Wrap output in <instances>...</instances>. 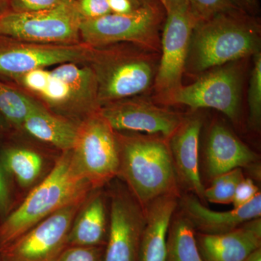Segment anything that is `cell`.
<instances>
[{
	"mask_svg": "<svg viewBox=\"0 0 261 261\" xmlns=\"http://www.w3.org/2000/svg\"><path fill=\"white\" fill-rule=\"evenodd\" d=\"M104 246H67L54 261H102Z\"/></svg>",
	"mask_w": 261,
	"mask_h": 261,
	"instance_id": "f1b7e54d",
	"label": "cell"
},
{
	"mask_svg": "<svg viewBox=\"0 0 261 261\" xmlns=\"http://www.w3.org/2000/svg\"><path fill=\"white\" fill-rule=\"evenodd\" d=\"M98 113L118 132H145L169 139L181 124L178 113L135 97L104 105Z\"/></svg>",
	"mask_w": 261,
	"mask_h": 261,
	"instance_id": "5bb4252c",
	"label": "cell"
},
{
	"mask_svg": "<svg viewBox=\"0 0 261 261\" xmlns=\"http://www.w3.org/2000/svg\"><path fill=\"white\" fill-rule=\"evenodd\" d=\"M15 134H16L15 130L12 128L10 123L0 113V141L9 138L11 136L14 135Z\"/></svg>",
	"mask_w": 261,
	"mask_h": 261,
	"instance_id": "836d02e7",
	"label": "cell"
},
{
	"mask_svg": "<svg viewBox=\"0 0 261 261\" xmlns=\"http://www.w3.org/2000/svg\"><path fill=\"white\" fill-rule=\"evenodd\" d=\"M116 132L119 158L117 178L142 207L145 209L163 196L179 197L168 139L159 135Z\"/></svg>",
	"mask_w": 261,
	"mask_h": 261,
	"instance_id": "6da1fadb",
	"label": "cell"
},
{
	"mask_svg": "<svg viewBox=\"0 0 261 261\" xmlns=\"http://www.w3.org/2000/svg\"><path fill=\"white\" fill-rule=\"evenodd\" d=\"M20 202L14 182L0 159V223L16 208Z\"/></svg>",
	"mask_w": 261,
	"mask_h": 261,
	"instance_id": "4316f807",
	"label": "cell"
},
{
	"mask_svg": "<svg viewBox=\"0 0 261 261\" xmlns=\"http://www.w3.org/2000/svg\"><path fill=\"white\" fill-rule=\"evenodd\" d=\"M102 188L89 192L75 214L67 246H105L108 228L106 195Z\"/></svg>",
	"mask_w": 261,
	"mask_h": 261,
	"instance_id": "d6986e66",
	"label": "cell"
},
{
	"mask_svg": "<svg viewBox=\"0 0 261 261\" xmlns=\"http://www.w3.org/2000/svg\"><path fill=\"white\" fill-rule=\"evenodd\" d=\"M70 150L75 167L94 190L117 178L119 158L116 132L98 111L80 122Z\"/></svg>",
	"mask_w": 261,
	"mask_h": 261,
	"instance_id": "ba28073f",
	"label": "cell"
},
{
	"mask_svg": "<svg viewBox=\"0 0 261 261\" xmlns=\"http://www.w3.org/2000/svg\"><path fill=\"white\" fill-rule=\"evenodd\" d=\"M13 136L0 141V159L14 182L21 202L49 174L61 154L50 155L39 149L16 143Z\"/></svg>",
	"mask_w": 261,
	"mask_h": 261,
	"instance_id": "9a60e30c",
	"label": "cell"
},
{
	"mask_svg": "<svg viewBox=\"0 0 261 261\" xmlns=\"http://www.w3.org/2000/svg\"><path fill=\"white\" fill-rule=\"evenodd\" d=\"M240 2L248 7H253L256 3V0H240Z\"/></svg>",
	"mask_w": 261,
	"mask_h": 261,
	"instance_id": "f35d334b",
	"label": "cell"
},
{
	"mask_svg": "<svg viewBox=\"0 0 261 261\" xmlns=\"http://www.w3.org/2000/svg\"><path fill=\"white\" fill-rule=\"evenodd\" d=\"M108 3L111 13L115 14H127L140 7L133 0H108Z\"/></svg>",
	"mask_w": 261,
	"mask_h": 261,
	"instance_id": "d6a6232c",
	"label": "cell"
},
{
	"mask_svg": "<svg viewBox=\"0 0 261 261\" xmlns=\"http://www.w3.org/2000/svg\"><path fill=\"white\" fill-rule=\"evenodd\" d=\"M39 68L8 81L40 98L44 107L80 123L99 109L95 75L89 64L66 63Z\"/></svg>",
	"mask_w": 261,
	"mask_h": 261,
	"instance_id": "3957f363",
	"label": "cell"
},
{
	"mask_svg": "<svg viewBox=\"0 0 261 261\" xmlns=\"http://www.w3.org/2000/svg\"><path fill=\"white\" fill-rule=\"evenodd\" d=\"M82 202L66 206L0 248L4 261H54L67 247L70 226Z\"/></svg>",
	"mask_w": 261,
	"mask_h": 261,
	"instance_id": "4fadbf2b",
	"label": "cell"
},
{
	"mask_svg": "<svg viewBox=\"0 0 261 261\" xmlns=\"http://www.w3.org/2000/svg\"><path fill=\"white\" fill-rule=\"evenodd\" d=\"M243 261H261L260 247L250 253Z\"/></svg>",
	"mask_w": 261,
	"mask_h": 261,
	"instance_id": "d590c367",
	"label": "cell"
},
{
	"mask_svg": "<svg viewBox=\"0 0 261 261\" xmlns=\"http://www.w3.org/2000/svg\"><path fill=\"white\" fill-rule=\"evenodd\" d=\"M0 261H4V260H3V255H2L1 251H0Z\"/></svg>",
	"mask_w": 261,
	"mask_h": 261,
	"instance_id": "ab89813d",
	"label": "cell"
},
{
	"mask_svg": "<svg viewBox=\"0 0 261 261\" xmlns=\"http://www.w3.org/2000/svg\"><path fill=\"white\" fill-rule=\"evenodd\" d=\"M258 188L250 178H244L239 184L235 191L232 202L233 208L243 207L251 202L259 193Z\"/></svg>",
	"mask_w": 261,
	"mask_h": 261,
	"instance_id": "1f68e13d",
	"label": "cell"
},
{
	"mask_svg": "<svg viewBox=\"0 0 261 261\" xmlns=\"http://www.w3.org/2000/svg\"><path fill=\"white\" fill-rule=\"evenodd\" d=\"M154 53L135 48H96L89 65L97 84L99 107L144 93L154 84Z\"/></svg>",
	"mask_w": 261,
	"mask_h": 261,
	"instance_id": "5b68a950",
	"label": "cell"
},
{
	"mask_svg": "<svg viewBox=\"0 0 261 261\" xmlns=\"http://www.w3.org/2000/svg\"><path fill=\"white\" fill-rule=\"evenodd\" d=\"M176 195L156 199L145 207L146 224L141 241L140 261H166L167 235L178 205Z\"/></svg>",
	"mask_w": 261,
	"mask_h": 261,
	"instance_id": "7402d4cb",
	"label": "cell"
},
{
	"mask_svg": "<svg viewBox=\"0 0 261 261\" xmlns=\"http://www.w3.org/2000/svg\"><path fill=\"white\" fill-rule=\"evenodd\" d=\"M166 11L160 3L142 5L127 14L110 13L92 20H83L81 41L92 47L130 43L145 50L161 49L159 29Z\"/></svg>",
	"mask_w": 261,
	"mask_h": 261,
	"instance_id": "8992f818",
	"label": "cell"
},
{
	"mask_svg": "<svg viewBox=\"0 0 261 261\" xmlns=\"http://www.w3.org/2000/svg\"><path fill=\"white\" fill-rule=\"evenodd\" d=\"M83 20H92L111 13L108 0H75Z\"/></svg>",
	"mask_w": 261,
	"mask_h": 261,
	"instance_id": "f546056e",
	"label": "cell"
},
{
	"mask_svg": "<svg viewBox=\"0 0 261 261\" xmlns=\"http://www.w3.org/2000/svg\"><path fill=\"white\" fill-rule=\"evenodd\" d=\"M80 123L35 102L24 119L21 132L63 152L73 148Z\"/></svg>",
	"mask_w": 261,
	"mask_h": 261,
	"instance_id": "44dd1931",
	"label": "cell"
},
{
	"mask_svg": "<svg viewBox=\"0 0 261 261\" xmlns=\"http://www.w3.org/2000/svg\"><path fill=\"white\" fill-rule=\"evenodd\" d=\"M67 0H10V10L16 12H37L53 9Z\"/></svg>",
	"mask_w": 261,
	"mask_h": 261,
	"instance_id": "4dcf8cb0",
	"label": "cell"
},
{
	"mask_svg": "<svg viewBox=\"0 0 261 261\" xmlns=\"http://www.w3.org/2000/svg\"><path fill=\"white\" fill-rule=\"evenodd\" d=\"M254 65L248 89L250 122L253 128L258 129L261 123V53L254 55Z\"/></svg>",
	"mask_w": 261,
	"mask_h": 261,
	"instance_id": "484cf974",
	"label": "cell"
},
{
	"mask_svg": "<svg viewBox=\"0 0 261 261\" xmlns=\"http://www.w3.org/2000/svg\"><path fill=\"white\" fill-rule=\"evenodd\" d=\"M192 13L199 21L215 15L240 10L234 0H189Z\"/></svg>",
	"mask_w": 261,
	"mask_h": 261,
	"instance_id": "83f0119b",
	"label": "cell"
},
{
	"mask_svg": "<svg viewBox=\"0 0 261 261\" xmlns=\"http://www.w3.org/2000/svg\"><path fill=\"white\" fill-rule=\"evenodd\" d=\"M160 4L162 5L165 11H168L175 9V8H181V7L189 6V0H158Z\"/></svg>",
	"mask_w": 261,
	"mask_h": 261,
	"instance_id": "e575fe53",
	"label": "cell"
},
{
	"mask_svg": "<svg viewBox=\"0 0 261 261\" xmlns=\"http://www.w3.org/2000/svg\"><path fill=\"white\" fill-rule=\"evenodd\" d=\"M196 240L204 261H243L260 247V218L247 221L228 232L198 233Z\"/></svg>",
	"mask_w": 261,
	"mask_h": 261,
	"instance_id": "2e32d148",
	"label": "cell"
},
{
	"mask_svg": "<svg viewBox=\"0 0 261 261\" xmlns=\"http://www.w3.org/2000/svg\"><path fill=\"white\" fill-rule=\"evenodd\" d=\"M202 121L197 118L184 119L168 139L178 179L196 196L204 200L205 187L199 171V142Z\"/></svg>",
	"mask_w": 261,
	"mask_h": 261,
	"instance_id": "e0dca14e",
	"label": "cell"
},
{
	"mask_svg": "<svg viewBox=\"0 0 261 261\" xmlns=\"http://www.w3.org/2000/svg\"><path fill=\"white\" fill-rule=\"evenodd\" d=\"M10 0H0V15L10 10Z\"/></svg>",
	"mask_w": 261,
	"mask_h": 261,
	"instance_id": "8d00e7d4",
	"label": "cell"
},
{
	"mask_svg": "<svg viewBox=\"0 0 261 261\" xmlns=\"http://www.w3.org/2000/svg\"><path fill=\"white\" fill-rule=\"evenodd\" d=\"M35 102L12 84L0 80V113L15 132H21L24 119Z\"/></svg>",
	"mask_w": 261,
	"mask_h": 261,
	"instance_id": "cb8c5ba5",
	"label": "cell"
},
{
	"mask_svg": "<svg viewBox=\"0 0 261 261\" xmlns=\"http://www.w3.org/2000/svg\"><path fill=\"white\" fill-rule=\"evenodd\" d=\"M257 24L240 10L198 21L192 32L185 69L201 73L260 51Z\"/></svg>",
	"mask_w": 261,
	"mask_h": 261,
	"instance_id": "277c9868",
	"label": "cell"
},
{
	"mask_svg": "<svg viewBox=\"0 0 261 261\" xmlns=\"http://www.w3.org/2000/svg\"><path fill=\"white\" fill-rule=\"evenodd\" d=\"M179 203L182 214L194 228L209 234L228 232L247 221L260 218L261 215L260 192L247 205L224 212L207 208L193 195L181 197Z\"/></svg>",
	"mask_w": 261,
	"mask_h": 261,
	"instance_id": "ac0fdd59",
	"label": "cell"
},
{
	"mask_svg": "<svg viewBox=\"0 0 261 261\" xmlns=\"http://www.w3.org/2000/svg\"><path fill=\"white\" fill-rule=\"evenodd\" d=\"M95 49L82 42L41 44L0 36V80L8 82L32 70L63 63L89 64Z\"/></svg>",
	"mask_w": 261,
	"mask_h": 261,
	"instance_id": "9c48e42d",
	"label": "cell"
},
{
	"mask_svg": "<svg viewBox=\"0 0 261 261\" xmlns=\"http://www.w3.org/2000/svg\"><path fill=\"white\" fill-rule=\"evenodd\" d=\"M166 15L161 39V60L153 84L163 102L182 85L192 32L199 21L190 5L168 10Z\"/></svg>",
	"mask_w": 261,
	"mask_h": 261,
	"instance_id": "7c38bea8",
	"label": "cell"
},
{
	"mask_svg": "<svg viewBox=\"0 0 261 261\" xmlns=\"http://www.w3.org/2000/svg\"><path fill=\"white\" fill-rule=\"evenodd\" d=\"M108 197L109 228L102 261H139L145 210L124 184L111 185Z\"/></svg>",
	"mask_w": 261,
	"mask_h": 261,
	"instance_id": "30bf717a",
	"label": "cell"
},
{
	"mask_svg": "<svg viewBox=\"0 0 261 261\" xmlns=\"http://www.w3.org/2000/svg\"><path fill=\"white\" fill-rule=\"evenodd\" d=\"M134 2L138 5V6H142V5L155 4V3H160L158 0H133Z\"/></svg>",
	"mask_w": 261,
	"mask_h": 261,
	"instance_id": "74e56055",
	"label": "cell"
},
{
	"mask_svg": "<svg viewBox=\"0 0 261 261\" xmlns=\"http://www.w3.org/2000/svg\"><path fill=\"white\" fill-rule=\"evenodd\" d=\"M166 245V261H204L197 246L195 228L183 214L171 222Z\"/></svg>",
	"mask_w": 261,
	"mask_h": 261,
	"instance_id": "603a6c76",
	"label": "cell"
},
{
	"mask_svg": "<svg viewBox=\"0 0 261 261\" xmlns=\"http://www.w3.org/2000/svg\"><path fill=\"white\" fill-rule=\"evenodd\" d=\"M257 160V154L226 127L216 124L211 128L206 149L207 173L211 178L252 166Z\"/></svg>",
	"mask_w": 261,
	"mask_h": 261,
	"instance_id": "ffe728a7",
	"label": "cell"
},
{
	"mask_svg": "<svg viewBox=\"0 0 261 261\" xmlns=\"http://www.w3.org/2000/svg\"><path fill=\"white\" fill-rule=\"evenodd\" d=\"M82 20L75 0L43 11L9 10L0 15V36L41 44H77L82 42Z\"/></svg>",
	"mask_w": 261,
	"mask_h": 261,
	"instance_id": "52a82bcc",
	"label": "cell"
},
{
	"mask_svg": "<svg viewBox=\"0 0 261 261\" xmlns=\"http://www.w3.org/2000/svg\"><path fill=\"white\" fill-rule=\"evenodd\" d=\"M242 80L240 70L226 64L211 70L190 85L178 87L165 102L186 106L193 110L212 108L232 121L241 108Z\"/></svg>",
	"mask_w": 261,
	"mask_h": 261,
	"instance_id": "8fae6325",
	"label": "cell"
},
{
	"mask_svg": "<svg viewBox=\"0 0 261 261\" xmlns=\"http://www.w3.org/2000/svg\"><path fill=\"white\" fill-rule=\"evenodd\" d=\"M245 178L241 168H235L213 178L212 184L205 189L204 198L216 204H230L239 184Z\"/></svg>",
	"mask_w": 261,
	"mask_h": 261,
	"instance_id": "d4e9b609",
	"label": "cell"
},
{
	"mask_svg": "<svg viewBox=\"0 0 261 261\" xmlns=\"http://www.w3.org/2000/svg\"><path fill=\"white\" fill-rule=\"evenodd\" d=\"M92 190L75 167L71 150L61 152L49 174L0 223V248L57 211L82 202Z\"/></svg>",
	"mask_w": 261,
	"mask_h": 261,
	"instance_id": "7a4b0ae2",
	"label": "cell"
}]
</instances>
